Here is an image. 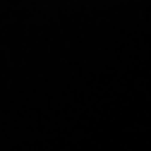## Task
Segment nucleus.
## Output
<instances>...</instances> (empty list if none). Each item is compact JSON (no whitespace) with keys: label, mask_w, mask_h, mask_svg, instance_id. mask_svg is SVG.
<instances>
[]
</instances>
